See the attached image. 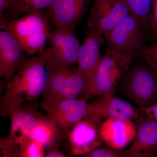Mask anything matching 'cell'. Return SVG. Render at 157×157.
<instances>
[{"label":"cell","mask_w":157,"mask_h":157,"mask_svg":"<svg viewBox=\"0 0 157 157\" xmlns=\"http://www.w3.org/2000/svg\"><path fill=\"white\" fill-rule=\"evenodd\" d=\"M47 78L46 62L42 53L29 59L14 76L6 81L1 99V113L8 116L26 102H33L43 92Z\"/></svg>","instance_id":"cell-1"},{"label":"cell","mask_w":157,"mask_h":157,"mask_svg":"<svg viewBox=\"0 0 157 157\" xmlns=\"http://www.w3.org/2000/svg\"><path fill=\"white\" fill-rule=\"evenodd\" d=\"M48 13L43 10L29 12L9 21L0 22L1 28L9 32L27 55L42 53L52 31Z\"/></svg>","instance_id":"cell-2"},{"label":"cell","mask_w":157,"mask_h":157,"mask_svg":"<svg viewBox=\"0 0 157 157\" xmlns=\"http://www.w3.org/2000/svg\"><path fill=\"white\" fill-rule=\"evenodd\" d=\"M134 59L129 55L107 46L89 86V97L114 95L117 88L131 68Z\"/></svg>","instance_id":"cell-3"},{"label":"cell","mask_w":157,"mask_h":157,"mask_svg":"<svg viewBox=\"0 0 157 157\" xmlns=\"http://www.w3.org/2000/svg\"><path fill=\"white\" fill-rule=\"evenodd\" d=\"M116 92L138 109L149 106L157 100V74L142 59L133 62Z\"/></svg>","instance_id":"cell-4"},{"label":"cell","mask_w":157,"mask_h":157,"mask_svg":"<svg viewBox=\"0 0 157 157\" xmlns=\"http://www.w3.org/2000/svg\"><path fill=\"white\" fill-rule=\"evenodd\" d=\"M147 34L140 21L130 14L104 37L107 46L135 58L146 45Z\"/></svg>","instance_id":"cell-5"},{"label":"cell","mask_w":157,"mask_h":157,"mask_svg":"<svg viewBox=\"0 0 157 157\" xmlns=\"http://www.w3.org/2000/svg\"><path fill=\"white\" fill-rule=\"evenodd\" d=\"M48 40L50 47L42 52L47 66L71 67L77 64L81 44L74 30L56 27Z\"/></svg>","instance_id":"cell-6"},{"label":"cell","mask_w":157,"mask_h":157,"mask_svg":"<svg viewBox=\"0 0 157 157\" xmlns=\"http://www.w3.org/2000/svg\"><path fill=\"white\" fill-rule=\"evenodd\" d=\"M87 27L98 30L104 36L130 14L125 0H93Z\"/></svg>","instance_id":"cell-7"},{"label":"cell","mask_w":157,"mask_h":157,"mask_svg":"<svg viewBox=\"0 0 157 157\" xmlns=\"http://www.w3.org/2000/svg\"><path fill=\"white\" fill-rule=\"evenodd\" d=\"M103 121L95 117H86L67 132L71 155L82 156L104 143L100 133Z\"/></svg>","instance_id":"cell-8"},{"label":"cell","mask_w":157,"mask_h":157,"mask_svg":"<svg viewBox=\"0 0 157 157\" xmlns=\"http://www.w3.org/2000/svg\"><path fill=\"white\" fill-rule=\"evenodd\" d=\"M86 99L63 100L42 108L47 116L60 131L67 132L76 123L88 116Z\"/></svg>","instance_id":"cell-9"},{"label":"cell","mask_w":157,"mask_h":157,"mask_svg":"<svg viewBox=\"0 0 157 157\" xmlns=\"http://www.w3.org/2000/svg\"><path fill=\"white\" fill-rule=\"evenodd\" d=\"M104 42L103 34L93 28L87 27L85 39L78 52L77 69L87 81L88 86L102 58L101 47Z\"/></svg>","instance_id":"cell-10"},{"label":"cell","mask_w":157,"mask_h":157,"mask_svg":"<svg viewBox=\"0 0 157 157\" xmlns=\"http://www.w3.org/2000/svg\"><path fill=\"white\" fill-rule=\"evenodd\" d=\"M135 122L136 135L131 146L125 150L126 157L155 156L157 154V121L140 113Z\"/></svg>","instance_id":"cell-11"},{"label":"cell","mask_w":157,"mask_h":157,"mask_svg":"<svg viewBox=\"0 0 157 157\" xmlns=\"http://www.w3.org/2000/svg\"><path fill=\"white\" fill-rule=\"evenodd\" d=\"M93 0H55L48 14L56 27L74 30Z\"/></svg>","instance_id":"cell-12"},{"label":"cell","mask_w":157,"mask_h":157,"mask_svg":"<svg viewBox=\"0 0 157 157\" xmlns=\"http://www.w3.org/2000/svg\"><path fill=\"white\" fill-rule=\"evenodd\" d=\"M140 113L137 107L114 95L99 98L89 103L88 116L95 117L103 121L111 118H118L135 122Z\"/></svg>","instance_id":"cell-13"},{"label":"cell","mask_w":157,"mask_h":157,"mask_svg":"<svg viewBox=\"0 0 157 157\" xmlns=\"http://www.w3.org/2000/svg\"><path fill=\"white\" fill-rule=\"evenodd\" d=\"M11 34L0 31V77L5 81L10 79L29 59Z\"/></svg>","instance_id":"cell-14"},{"label":"cell","mask_w":157,"mask_h":157,"mask_svg":"<svg viewBox=\"0 0 157 157\" xmlns=\"http://www.w3.org/2000/svg\"><path fill=\"white\" fill-rule=\"evenodd\" d=\"M100 133L105 144L117 149L123 150L135 138L136 124L133 121L118 118H108L102 122Z\"/></svg>","instance_id":"cell-15"},{"label":"cell","mask_w":157,"mask_h":157,"mask_svg":"<svg viewBox=\"0 0 157 157\" xmlns=\"http://www.w3.org/2000/svg\"><path fill=\"white\" fill-rule=\"evenodd\" d=\"M72 67H52L46 65L47 81L42 93L43 98L41 104L42 107L59 101L67 85Z\"/></svg>","instance_id":"cell-16"},{"label":"cell","mask_w":157,"mask_h":157,"mask_svg":"<svg viewBox=\"0 0 157 157\" xmlns=\"http://www.w3.org/2000/svg\"><path fill=\"white\" fill-rule=\"evenodd\" d=\"M55 0H11L0 22L9 21L32 11L48 9Z\"/></svg>","instance_id":"cell-17"},{"label":"cell","mask_w":157,"mask_h":157,"mask_svg":"<svg viewBox=\"0 0 157 157\" xmlns=\"http://www.w3.org/2000/svg\"><path fill=\"white\" fill-rule=\"evenodd\" d=\"M60 131L48 117L41 114L34 129L33 138L41 144L47 150L58 144Z\"/></svg>","instance_id":"cell-18"},{"label":"cell","mask_w":157,"mask_h":157,"mask_svg":"<svg viewBox=\"0 0 157 157\" xmlns=\"http://www.w3.org/2000/svg\"><path fill=\"white\" fill-rule=\"evenodd\" d=\"M153 0H125L130 14L140 21L147 33L150 34V22Z\"/></svg>","instance_id":"cell-19"},{"label":"cell","mask_w":157,"mask_h":157,"mask_svg":"<svg viewBox=\"0 0 157 157\" xmlns=\"http://www.w3.org/2000/svg\"><path fill=\"white\" fill-rule=\"evenodd\" d=\"M85 157H126L125 151L113 148L103 143L91 151L82 156Z\"/></svg>","instance_id":"cell-20"},{"label":"cell","mask_w":157,"mask_h":157,"mask_svg":"<svg viewBox=\"0 0 157 157\" xmlns=\"http://www.w3.org/2000/svg\"><path fill=\"white\" fill-rule=\"evenodd\" d=\"M45 149L35 139H30L21 148L20 157H45Z\"/></svg>","instance_id":"cell-21"},{"label":"cell","mask_w":157,"mask_h":157,"mask_svg":"<svg viewBox=\"0 0 157 157\" xmlns=\"http://www.w3.org/2000/svg\"><path fill=\"white\" fill-rule=\"evenodd\" d=\"M0 148L1 157H20V146L19 144L8 136L1 138Z\"/></svg>","instance_id":"cell-22"},{"label":"cell","mask_w":157,"mask_h":157,"mask_svg":"<svg viewBox=\"0 0 157 157\" xmlns=\"http://www.w3.org/2000/svg\"><path fill=\"white\" fill-rule=\"evenodd\" d=\"M140 57L157 74V42L144 48Z\"/></svg>","instance_id":"cell-23"},{"label":"cell","mask_w":157,"mask_h":157,"mask_svg":"<svg viewBox=\"0 0 157 157\" xmlns=\"http://www.w3.org/2000/svg\"><path fill=\"white\" fill-rule=\"evenodd\" d=\"M150 36L153 40H157V0H153L150 22Z\"/></svg>","instance_id":"cell-24"},{"label":"cell","mask_w":157,"mask_h":157,"mask_svg":"<svg viewBox=\"0 0 157 157\" xmlns=\"http://www.w3.org/2000/svg\"><path fill=\"white\" fill-rule=\"evenodd\" d=\"M139 109L140 113L152 119L157 121V102Z\"/></svg>","instance_id":"cell-25"},{"label":"cell","mask_w":157,"mask_h":157,"mask_svg":"<svg viewBox=\"0 0 157 157\" xmlns=\"http://www.w3.org/2000/svg\"><path fill=\"white\" fill-rule=\"evenodd\" d=\"M58 145L52 147L51 148L47 150V151L45 152V157H65V155L62 151L58 148Z\"/></svg>","instance_id":"cell-26"},{"label":"cell","mask_w":157,"mask_h":157,"mask_svg":"<svg viewBox=\"0 0 157 157\" xmlns=\"http://www.w3.org/2000/svg\"><path fill=\"white\" fill-rule=\"evenodd\" d=\"M11 0H0V17L3 16Z\"/></svg>","instance_id":"cell-27"},{"label":"cell","mask_w":157,"mask_h":157,"mask_svg":"<svg viewBox=\"0 0 157 157\" xmlns=\"http://www.w3.org/2000/svg\"><path fill=\"white\" fill-rule=\"evenodd\" d=\"M155 157H157V154L155 156Z\"/></svg>","instance_id":"cell-28"}]
</instances>
